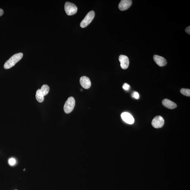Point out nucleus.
<instances>
[{"mask_svg":"<svg viewBox=\"0 0 190 190\" xmlns=\"http://www.w3.org/2000/svg\"><path fill=\"white\" fill-rule=\"evenodd\" d=\"M23 57V54L21 53L13 55L5 63L4 66V69H8L13 67Z\"/></svg>","mask_w":190,"mask_h":190,"instance_id":"obj_1","label":"nucleus"},{"mask_svg":"<svg viewBox=\"0 0 190 190\" xmlns=\"http://www.w3.org/2000/svg\"><path fill=\"white\" fill-rule=\"evenodd\" d=\"M76 101L73 97H70L66 101L64 106V111L65 113L69 114L74 109Z\"/></svg>","mask_w":190,"mask_h":190,"instance_id":"obj_2","label":"nucleus"},{"mask_svg":"<svg viewBox=\"0 0 190 190\" xmlns=\"http://www.w3.org/2000/svg\"><path fill=\"white\" fill-rule=\"evenodd\" d=\"M64 10L68 15L71 16L77 13L78 8L76 5L73 3L67 2L64 5Z\"/></svg>","mask_w":190,"mask_h":190,"instance_id":"obj_3","label":"nucleus"},{"mask_svg":"<svg viewBox=\"0 0 190 190\" xmlns=\"http://www.w3.org/2000/svg\"><path fill=\"white\" fill-rule=\"evenodd\" d=\"M95 16V12L91 11L89 12L84 19L82 21L81 23V27L82 28L86 27L91 22Z\"/></svg>","mask_w":190,"mask_h":190,"instance_id":"obj_4","label":"nucleus"},{"mask_svg":"<svg viewBox=\"0 0 190 190\" xmlns=\"http://www.w3.org/2000/svg\"><path fill=\"white\" fill-rule=\"evenodd\" d=\"M165 121L163 118L160 116L155 117L152 121V125L155 128H162L164 124Z\"/></svg>","mask_w":190,"mask_h":190,"instance_id":"obj_5","label":"nucleus"},{"mask_svg":"<svg viewBox=\"0 0 190 190\" xmlns=\"http://www.w3.org/2000/svg\"><path fill=\"white\" fill-rule=\"evenodd\" d=\"M119 60L121 63V67L124 69H126L129 64V60L128 57L124 55H120Z\"/></svg>","mask_w":190,"mask_h":190,"instance_id":"obj_6","label":"nucleus"},{"mask_svg":"<svg viewBox=\"0 0 190 190\" xmlns=\"http://www.w3.org/2000/svg\"><path fill=\"white\" fill-rule=\"evenodd\" d=\"M80 82L83 88L86 89L89 88L91 86V82H90L89 78L87 76H82L80 78Z\"/></svg>","mask_w":190,"mask_h":190,"instance_id":"obj_7","label":"nucleus"},{"mask_svg":"<svg viewBox=\"0 0 190 190\" xmlns=\"http://www.w3.org/2000/svg\"><path fill=\"white\" fill-rule=\"evenodd\" d=\"M132 1L131 0H122L119 3L118 7L121 11H125L131 6Z\"/></svg>","mask_w":190,"mask_h":190,"instance_id":"obj_8","label":"nucleus"},{"mask_svg":"<svg viewBox=\"0 0 190 190\" xmlns=\"http://www.w3.org/2000/svg\"><path fill=\"white\" fill-rule=\"evenodd\" d=\"M121 116L123 121L128 124H133L135 121L133 116L128 112L123 113L121 114Z\"/></svg>","mask_w":190,"mask_h":190,"instance_id":"obj_9","label":"nucleus"},{"mask_svg":"<svg viewBox=\"0 0 190 190\" xmlns=\"http://www.w3.org/2000/svg\"><path fill=\"white\" fill-rule=\"evenodd\" d=\"M154 59L155 62L160 67H163L167 64V60L164 57L160 56L154 55Z\"/></svg>","mask_w":190,"mask_h":190,"instance_id":"obj_10","label":"nucleus"},{"mask_svg":"<svg viewBox=\"0 0 190 190\" xmlns=\"http://www.w3.org/2000/svg\"><path fill=\"white\" fill-rule=\"evenodd\" d=\"M163 105L165 107L173 109L177 107V105L175 102L168 99H165L162 102Z\"/></svg>","mask_w":190,"mask_h":190,"instance_id":"obj_11","label":"nucleus"},{"mask_svg":"<svg viewBox=\"0 0 190 190\" xmlns=\"http://www.w3.org/2000/svg\"><path fill=\"white\" fill-rule=\"evenodd\" d=\"M36 98L37 100L39 102H42L44 100V96L42 95L40 91V89H38L37 90Z\"/></svg>","mask_w":190,"mask_h":190,"instance_id":"obj_12","label":"nucleus"},{"mask_svg":"<svg viewBox=\"0 0 190 190\" xmlns=\"http://www.w3.org/2000/svg\"><path fill=\"white\" fill-rule=\"evenodd\" d=\"M40 90V91L42 95L44 96L47 95L49 91L50 88L48 85H44L42 86Z\"/></svg>","mask_w":190,"mask_h":190,"instance_id":"obj_13","label":"nucleus"},{"mask_svg":"<svg viewBox=\"0 0 190 190\" xmlns=\"http://www.w3.org/2000/svg\"><path fill=\"white\" fill-rule=\"evenodd\" d=\"M180 92L183 95L186 96H190V90L188 89L182 88L180 90Z\"/></svg>","mask_w":190,"mask_h":190,"instance_id":"obj_14","label":"nucleus"},{"mask_svg":"<svg viewBox=\"0 0 190 190\" xmlns=\"http://www.w3.org/2000/svg\"><path fill=\"white\" fill-rule=\"evenodd\" d=\"M16 163V161L14 158H11L8 160V163L10 165H12V166L14 165Z\"/></svg>","mask_w":190,"mask_h":190,"instance_id":"obj_15","label":"nucleus"},{"mask_svg":"<svg viewBox=\"0 0 190 190\" xmlns=\"http://www.w3.org/2000/svg\"><path fill=\"white\" fill-rule=\"evenodd\" d=\"M130 88V85H128V83H125L123 85V88L125 90H129Z\"/></svg>","mask_w":190,"mask_h":190,"instance_id":"obj_16","label":"nucleus"},{"mask_svg":"<svg viewBox=\"0 0 190 190\" xmlns=\"http://www.w3.org/2000/svg\"><path fill=\"white\" fill-rule=\"evenodd\" d=\"M132 96L136 99H138L139 97V94L136 92H134L132 94Z\"/></svg>","mask_w":190,"mask_h":190,"instance_id":"obj_17","label":"nucleus"},{"mask_svg":"<svg viewBox=\"0 0 190 190\" xmlns=\"http://www.w3.org/2000/svg\"><path fill=\"white\" fill-rule=\"evenodd\" d=\"M186 32L187 33V34H190V27L189 26L187 28H186L185 29Z\"/></svg>","mask_w":190,"mask_h":190,"instance_id":"obj_18","label":"nucleus"},{"mask_svg":"<svg viewBox=\"0 0 190 190\" xmlns=\"http://www.w3.org/2000/svg\"><path fill=\"white\" fill-rule=\"evenodd\" d=\"M3 13H4V11L2 9L0 8V16H1L3 15Z\"/></svg>","mask_w":190,"mask_h":190,"instance_id":"obj_19","label":"nucleus"},{"mask_svg":"<svg viewBox=\"0 0 190 190\" xmlns=\"http://www.w3.org/2000/svg\"><path fill=\"white\" fill-rule=\"evenodd\" d=\"M17 190L16 189V190Z\"/></svg>","mask_w":190,"mask_h":190,"instance_id":"obj_20","label":"nucleus"}]
</instances>
